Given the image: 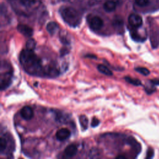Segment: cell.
<instances>
[{"label":"cell","instance_id":"5bb4252c","mask_svg":"<svg viewBox=\"0 0 159 159\" xmlns=\"http://www.w3.org/2000/svg\"><path fill=\"white\" fill-rule=\"evenodd\" d=\"M79 122L83 130H86L88 127V119L85 115H81L79 117Z\"/></svg>","mask_w":159,"mask_h":159},{"label":"cell","instance_id":"f1b7e54d","mask_svg":"<svg viewBox=\"0 0 159 159\" xmlns=\"http://www.w3.org/2000/svg\"><path fill=\"white\" fill-rule=\"evenodd\" d=\"M116 158H125L126 157L125 156H123V155H119V156H117Z\"/></svg>","mask_w":159,"mask_h":159},{"label":"cell","instance_id":"8fae6325","mask_svg":"<svg viewBox=\"0 0 159 159\" xmlns=\"http://www.w3.org/2000/svg\"><path fill=\"white\" fill-rule=\"evenodd\" d=\"M104 9L106 12H111L114 11L116 9V3L115 1L112 0H109L107 1L106 2H104L103 5Z\"/></svg>","mask_w":159,"mask_h":159},{"label":"cell","instance_id":"d4e9b609","mask_svg":"<svg viewBox=\"0 0 159 159\" xmlns=\"http://www.w3.org/2000/svg\"><path fill=\"white\" fill-rule=\"evenodd\" d=\"M100 123V121L98 119H97L96 117H93L91 121V126L93 127H95L96 126H98Z\"/></svg>","mask_w":159,"mask_h":159},{"label":"cell","instance_id":"7c38bea8","mask_svg":"<svg viewBox=\"0 0 159 159\" xmlns=\"http://www.w3.org/2000/svg\"><path fill=\"white\" fill-rule=\"evenodd\" d=\"M47 32L50 34V35H53L55 34L57 30L58 29V24L55 22H50L47 24V27H46Z\"/></svg>","mask_w":159,"mask_h":159},{"label":"cell","instance_id":"3957f363","mask_svg":"<svg viewBox=\"0 0 159 159\" xmlns=\"http://www.w3.org/2000/svg\"><path fill=\"white\" fill-rule=\"evenodd\" d=\"M12 72L11 70L6 71H2L0 77V84L1 89L4 90L7 88L12 83Z\"/></svg>","mask_w":159,"mask_h":159},{"label":"cell","instance_id":"44dd1931","mask_svg":"<svg viewBox=\"0 0 159 159\" xmlns=\"http://www.w3.org/2000/svg\"><path fill=\"white\" fill-rule=\"evenodd\" d=\"M35 0H20V4L25 7H30L35 3Z\"/></svg>","mask_w":159,"mask_h":159},{"label":"cell","instance_id":"277c9868","mask_svg":"<svg viewBox=\"0 0 159 159\" xmlns=\"http://www.w3.org/2000/svg\"><path fill=\"white\" fill-rule=\"evenodd\" d=\"M128 22L132 27L138 28L142 24V19L138 14H132L128 17Z\"/></svg>","mask_w":159,"mask_h":159},{"label":"cell","instance_id":"ac0fdd59","mask_svg":"<svg viewBox=\"0 0 159 159\" xmlns=\"http://www.w3.org/2000/svg\"><path fill=\"white\" fill-rule=\"evenodd\" d=\"M124 80L128 82L129 83H130L133 85H135V86H140L142 84L141 83V81L138 80V79H135V78H132L130 76H125L124 78Z\"/></svg>","mask_w":159,"mask_h":159},{"label":"cell","instance_id":"30bf717a","mask_svg":"<svg viewBox=\"0 0 159 159\" xmlns=\"http://www.w3.org/2000/svg\"><path fill=\"white\" fill-rule=\"evenodd\" d=\"M77 152H78L77 147L74 144H71V145H68L65 148L64 153L67 157H73L76 154Z\"/></svg>","mask_w":159,"mask_h":159},{"label":"cell","instance_id":"6da1fadb","mask_svg":"<svg viewBox=\"0 0 159 159\" xmlns=\"http://www.w3.org/2000/svg\"><path fill=\"white\" fill-rule=\"evenodd\" d=\"M19 61L25 71L32 75L40 76L45 74L41 59L34 52L27 48L21 51L19 55Z\"/></svg>","mask_w":159,"mask_h":159},{"label":"cell","instance_id":"9a60e30c","mask_svg":"<svg viewBox=\"0 0 159 159\" xmlns=\"http://www.w3.org/2000/svg\"><path fill=\"white\" fill-rule=\"evenodd\" d=\"M123 20L119 17H116L112 20V25L116 29H121L123 27Z\"/></svg>","mask_w":159,"mask_h":159},{"label":"cell","instance_id":"5b68a950","mask_svg":"<svg viewBox=\"0 0 159 159\" xmlns=\"http://www.w3.org/2000/svg\"><path fill=\"white\" fill-rule=\"evenodd\" d=\"M103 20L99 16H94L89 20V27L93 30H98L103 26Z\"/></svg>","mask_w":159,"mask_h":159},{"label":"cell","instance_id":"ba28073f","mask_svg":"<svg viewBox=\"0 0 159 159\" xmlns=\"http://www.w3.org/2000/svg\"><path fill=\"white\" fill-rule=\"evenodd\" d=\"M20 114L21 117L26 120H30L34 117V111L32 109L28 106L23 107L20 110Z\"/></svg>","mask_w":159,"mask_h":159},{"label":"cell","instance_id":"d6986e66","mask_svg":"<svg viewBox=\"0 0 159 159\" xmlns=\"http://www.w3.org/2000/svg\"><path fill=\"white\" fill-rule=\"evenodd\" d=\"M135 70L145 76H147L150 73V71L144 67H137L135 68Z\"/></svg>","mask_w":159,"mask_h":159},{"label":"cell","instance_id":"83f0119b","mask_svg":"<svg viewBox=\"0 0 159 159\" xmlns=\"http://www.w3.org/2000/svg\"><path fill=\"white\" fill-rule=\"evenodd\" d=\"M86 57H89V58H96V56L94 55H92V54H87L86 56Z\"/></svg>","mask_w":159,"mask_h":159},{"label":"cell","instance_id":"484cf974","mask_svg":"<svg viewBox=\"0 0 159 159\" xmlns=\"http://www.w3.org/2000/svg\"><path fill=\"white\" fill-rule=\"evenodd\" d=\"M69 52V50L67 47H63L60 50V56L63 57Z\"/></svg>","mask_w":159,"mask_h":159},{"label":"cell","instance_id":"ffe728a7","mask_svg":"<svg viewBox=\"0 0 159 159\" xmlns=\"http://www.w3.org/2000/svg\"><path fill=\"white\" fill-rule=\"evenodd\" d=\"M131 34V37L134 40H136V41H138V42H141L142 40H144V39H143L142 37H141L140 36V35L135 31H132L130 33Z\"/></svg>","mask_w":159,"mask_h":159},{"label":"cell","instance_id":"52a82bcc","mask_svg":"<svg viewBox=\"0 0 159 159\" xmlns=\"http://www.w3.org/2000/svg\"><path fill=\"white\" fill-rule=\"evenodd\" d=\"M17 30L21 34H22L24 36L27 37H31L34 33V30H33L32 28H31L30 27H29L27 25L19 24L17 25Z\"/></svg>","mask_w":159,"mask_h":159},{"label":"cell","instance_id":"4316f807","mask_svg":"<svg viewBox=\"0 0 159 159\" xmlns=\"http://www.w3.org/2000/svg\"><path fill=\"white\" fill-rule=\"evenodd\" d=\"M152 83H153V84H157V85H159V79H156V80H153L151 81Z\"/></svg>","mask_w":159,"mask_h":159},{"label":"cell","instance_id":"8992f818","mask_svg":"<svg viewBox=\"0 0 159 159\" xmlns=\"http://www.w3.org/2000/svg\"><path fill=\"white\" fill-rule=\"evenodd\" d=\"M71 135L70 131L67 128H61L59 129L55 134V137L58 140L64 141L68 139Z\"/></svg>","mask_w":159,"mask_h":159},{"label":"cell","instance_id":"e0dca14e","mask_svg":"<svg viewBox=\"0 0 159 159\" xmlns=\"http://www.w3.org/2000/svg\"><path fill=\"white\" fill-rule=\"evenodd\" d=\"M36 46V42L33 39H29L25 43V47L27 49L30 50H34Z\"/></svg>","mask_w":159,"mask_h":159},{"label":"cell","instance_id":"4fadbf2b","mask_svg":"<svg viewBox=\"0 0 159 159\" xmlns=\"http://www.w3.org/2000/svg\"><path fill=\"white\" fill-rule=\"evenodd\" d=\"M97 68L99 72H101V73H102L105 75H107V76H112V72L111 71V70L104 65H102V64L98 65Z\"/></svg>","mask_w":159,"mask_h":159},{"label":"cell","instance_id":"cb8c5ba5","mask_svg":"<svg viewBox=\"0 0 159 159\" xmlns=\"http://www.w3.org/2000/svg\"><path fill=\"white\" fill-rule=\"evenodd\" d=\"M154 155V151L153 150V148H149L147 152V156L146 158H151L153 157Z\"/></svg>","mask_w":159,"mask_h":159},{"label":"cell","instance_id":"7402d4cb","mask_svg":"<svg viewBox=\"0 0 159 159\" xmlns=\"http://www.w3.org/2000/svg\"><path fill=\"white\" fill-rule=\"evenodd\" d=\"M135 2L140 7H145L149 4V0H135Z\"/></svg>","mask_w":159,"mask_h":159},{"label":"cell","instance_id":"603a6c76","mask_svg":"<svg viewBox=\"0 0 159 159\" xmlns=\"http://www.w3.org/2000/svg\"><path fill=\"white\" fill-rule=\"evenodd\" d=\"M99 155V151L96 148H92L89 152V157L90 158H96Z\"/></svg>","mask_w":159,"mask_h":159},{"label":"cell","instance_id":"2e32d148","mask_svg":"<svg viewBox=\"0 0 159 159\" xmlns=\"http://www.w3.org/2000/svg\"><path fill=\"white\" fill-rule=\"evenodd\" d=\"M7 144L8 142L5 136H1L0 138V150L1 153H2L6 150L7 147Z\"/></svg>","mask_w":159,"mask_h":159},{"label":"cell","instance_id":"7a4b0ae2","mask_svg":"<svg viewBox=\"0 0 159 159\" xmlns=\"http://www.w3.org/2000/svg\"><path fill=\"white\" fill-rule=\"evenodd\" d=\"M60 14L63 20L71 27H76L81 22L79 12L71 7H65L60 10Z\"/></svg>","mask_w":159,"mask_h":159},{"label":"cell","instance_id":"9c48e42d","mask_svg":"<svg viewBox=\"0 0 159 159\" xmlns=\"http://www.w3.org/2000/svg\"><path fill=\"white\" fill-rule=\"evenodd\" d=\"M44 73L48 77L54 78L58 75L59 70L55 65L50 64L45 68Z\"/></svg>","mask_w":159,"mask_h":159}]
</instances>
